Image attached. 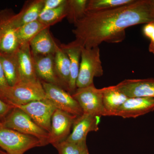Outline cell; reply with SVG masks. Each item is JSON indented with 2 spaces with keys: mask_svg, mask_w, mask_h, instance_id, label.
<instances>
[{
  "mask_svg": "<svg viewBox=\"0 0 154 154\" xmlns=\"http://www.w3.org/2000/svg\"><path fill=\"white\" fill-rule=\"evenodd\" d=\"M154 22L153 0H134L125 5L86 12L74 24L72 33L83 47H98L103 42L119 43L125 38V29Z\"/></svg>",
  "mask_w": 154,
  "mask_h": 154,
  "instance_id": "cell-1",
  "label": "cell"
},
{
  "mask_svg": "<svg viewBox=\"0 0 154 154\" xmlns=\"http://www.w3.org/2000/svg\"><path fill=\"white\" fill-rule=\"evenodd\" d=\"M46 99L41 81L38 79L20 81L15 85L10 86L5 96V102L14 107Z\"/></svg>",
  "mask_w": 154,
  "mask_h": 154,
  "instance_id": "cell-2",
  "label": "cell"
},
{
  "mask_svg": "<svg viewBox=\"0 0 154 154\" xmlns=\"http://www.w3.org/2000/svg\"><path fill=\"white\" fill-rule=\"evenodd\" d=\"M103 75V67L99 46L91 48L83 47L77 80V88H85L94 84V78L101 77Z\"/></svg>",
  "mask_w": 154,
  "mask_h": 154,
  "instance_id": "cell-3",
  "label": "cell"
},
{
  "mask_svg": "<svg viewBox=\"0 0 154 154\" xmlns=\"http://www.w3.org/2000/svg\"><path fill=\"white\" fill-rule=\"evenodd\" d=\"M45 146L35 137L0 126V148L8 154H24L30 149Z\"/></svg>",
  "mask_w": 154,
  "mask_h": 154,
  "instance_id": "cell-4",
  "label": "cell"
},
{
  "mask_svg": "<svg viewBox=\"0 0 154 154\" xmlns=\"http://www.w3.org/2000/svg\"><path fill=\"white\" fill-rule=\"evenodd\" d=\"M3 126L24 134L35 137L45 145L48 144L49 133L38 126L25 112L14 107L2 122Z\"/></svg>",
  "mask_w": 154,
  "mask_h": 154,
  "instance_id": "cell-5",
  "label": "cell"
},
{
  "mask_svg": "<svg viewBox=\"0 0 154 154\" xmlns=\"http://www.w3.org/2000/svg\"><path fill=\"white\" fill-rule=\"evenodd\" d=\"M41 82L46 99L51 101L57 109L76 117L84 113L76 100L63 88L43 81H41Z\"/></svg>",
  "mask_w": 154,
  "mask_h": 154,
  "instance_id": "cell-6",
  "label": "cell"
},
{
  "mask_svg": "<svg viewBox=\"0 0 154 154\" xmlns=\"http://www.w3.org/2000/svg\"><path fill=\"white\" fill-rule=\"evenodd\" d=\"M72 95L79 104L84 113L99 117L105 116L102 89H97L93 84L85 88H77Z\"/></svg>",
  "mask_w": 154,
  "mask_h": 154,
  "instance_id": "cell-7",
  "label": "cell"
},
{
  "mask_svg": "<svg viewBox=\"0 0 154 154\" xmlns=\"http://www.w3.org/2000/svg\"><path fill=\"white\" fill-rule=\"evenodd\" d=\"M14 107L23 110L36 124L49 133L52 116L57 109L51 101L46 99Z\"/></svg>",
  "mask_w": 154,
  "mask_h": 154,
  "instance_id": "cell-8",
  "label": "cell"
},
{
  "mask_svg": "<svg viewBox=\"0 0 154 154\" xmlns=\"http://www.w3.org/2000/svg\"><path fill=\"white\" fill-rule=\"evenodd\" d=\"M76 116L57 109L51 119L48 144L53 146L66 140Z\"/></svg>",
  "mask_w": 154,
  "mask_h": 154,
  "instance_id": "cell-9",
  "label": "cell"
},
{
  "mask_svg": "<svg viewBox=\"0 0 154 154\" xmlns=\"http://www.w3.org/2000/svg\"><path fill=\"white\" fill-rule=\"evenodd\" d=\"M100 117L84 113L76 117L73 124L72 132L66 141L77 144L86 141L88 133L99 130Z\"/></svg>",
  "mask_w": 154,
  "mask_h": 154,
  "instance_id": "cell-10",
  "label": "cell"
},
{
  "mask_svg": "<svg viewBox=\"0 0 154 154\" xmlns=\"http://www.w3.org/2000/svg\"><path fill=\"white\" fill-rule=\"evenodd\" d=\"M154 110V98H130L119 107L115 116H120L124 119L135 118Z\"/></svg>",
  "mask_w": 154,
  "mask_h": 154,
  "instance_id": "cell-11",
  "label": "cell"
},
{
  "mask_svg": "<svg viewBox=\"0 0 154 154\" xmlns=\"http://www.w3.org/2000/svg\"><path fill=\"white\" fill-rule=\"evenodd\" d=\"M128 98H154V78L125 79L115 85Z\"/></svg>",
  "mask_w": 154,
  "mask_h": 154,
  "instance_id": "cell-12",
  "label": "cell"
},
{
  "mask_svg": "<svg viewBox=\"0 0 154 154\" xmlns=\"http://www.w3.org/2000/svg\"><path fill=\"white\" fill-rule=\"evenodd\" d=\"M69 58L70 64V74L69 84L68 92L73 94L77 89V80L79 71L81 53L82 46L76 40L67 44L60 45Z\"/></svg>",
  "mask_w": 154,
  "mask_h": 154,
  "instance_id": "cell-13",
  "label": "cell"
},
{
  "mask_svg": "<svg viewBox=\"0 0 154 154\" xmlns=\"http://www.w3.org/2000/svg\"><path fill=\"white\" fill-rule=\"evenodd\" d=\"M32 56L38 79L40 78L43 82L54 84L63 88L56 72L54 55Z\"/></svg>",
  "mask_w": 154,
  "mask_h": 154,
  "instance_id": "cell-14",
  "label": "cell"
},
{
  "mask_svg": "<svg viewBox=\"0 0 154 154\" xmlns=\"http://www.w3.org/2000/svg\"><path fill=\"white\" fill-rule=\"evenodd\" d=\"M29 44L33 56L54 55L58 47L50 32L49 27L41 30Z\"/></svg>",
  "mask_w": 154,
  "mask_h": 154,
  "instance_id": "cell-15",
  "label": "cell"
},
{
  "mask_svg": "<svg viewBox=\"0 0 154 154\" xmlns=\"http://www.w3.org/2000/svg\"><path fill=\"white\" fill-rule=\"evenodd\" d=\"M17 52L20 81H33L38 79L30 44L20 45Z\"/></svg>",
  "mask_w": 154,
  "mask_h": 154,
  "instance_id": "cell-16",
  "label": "cell"
},
{
  "mask_svg": "<svg viewBox=\"0 0 154 154\" xmlns=\"http://www.w3.org/2000/svg\"><path fill=\"white\" fill-rule=\"evenodd\" d=\"M102 89L105 116H115L119 107L129 98L118 90L115 85Z\"/></svg>",
  "mask_w": 154,
  "mask_h": 154,
  "instance_id": "cell-17",
  "label": "cell"
},
{
  "mask_svg": "<svg viewBox=\"0 0 154 154\" xmlns=\"http://www.w3.org/2000/svg\"><path fill=\"white\" fill-rule=\"evenodd\" d=\"M44 0H35L28 2L21 11L15 14L14 25L17 28L38 20L43 8Z\"/></svg>",
  "mask_w": 154,
  "mask_h": 154,
  "instance_id": "cell-18",
  "label": "cell"
},
{
  "mask_svg": "<svg viewBox=\"0 0 154 154\" xmlns=\"http://www.w3.org/2000/svg\"><path fill=\"white\" fill-rule=\"evenodd\" d=\"M56 72L64 89L68 92L70 74V60L67 55L58 45L54 55Z\"/></svg>",
  "mask_w": 154,
  "mask_h": 154,
  "instance_id": "cell-19",
  "label": "cell"
},
{
  "mask_svg": "<svg viewBox=\"0 0 154 154\" xmlns=\"http://www.w3.org/2000/svg\"><path fill=\"white\" fill-rule=\"evenodd\" d=\"M17 51L10 54H0L3 71L7 82L11 87L20 81Z\"/></svg>",
  "mask_w": 154,
  "mask_h": 154,
  "instance_id": "cell-20",
  "label": "cell"
},
{
  "mask_svg": "<svg viewBox=\"0 0 154 154\" xmlns=\"http://www.w3.org/2000/svg\"><path fill=\"white\" fill-rule=\"evenodd\" d=\"M17 28L14 25L13 17L0 40V54L14 53L19 49L20 45L17 37Z\"/></svg>",
  "mask_w": 154,
  "mask_h": 154,
  "instance_id": "cell-21",
  "label": "cell"
},
{
  "mask_svg": "<svg viewBox=\"0 0 154 154\" xmlns=\"http://www.w3.org/2000/svg\"><path fill=\"white\" fill-rule=\"evenodd\" d=\"M48 26L38 20L22 25L17 28V34L20 45L29 44L30 41L41 30Z\"/></svg>",
  "mask_w": 154,
  "mask_h": 154,
  "instance_id": "cell-22",
  "label": "cell"
},
{
  "mask_svg": "<svg viewBox=\"0 0 154 154\" xmlns=\"http://www.w3.org/2000/svg\"><path fill=\"white\" fill-rule=\"evenodd\" d=\"M88 0H67L66 18L74 25L85 16Z\"/></svg>",
  "mask_w": 154,
  "mask_h": 154,
  "instance_id": "cell-23",
  "label": "cell"
},
{
  "mask_svg": "<svg viewBox=\"0 0 154 154\" xmlns=\"http://www.w3.org/2000/svg\"><path fill=\"white\" fill-rule=\"evenodd\" d=\"M66 1L57 8L42 12L38 20L48 27L60 22L67 16Z\"/></svg>",
  "mask_w": 154,
  "mask_h": 154,
  "instance_id": "cell-24",
  "label": "cell"
},
{
  "mask_svg": "<svg viewBox=\"0 0 154 154\" xmlns=\"http://www.w3.org/2000/svg\"><path fill=\"white\" fill-rule=\"evenodd\" d=\"M134 0H89L86 12H96L108 10L125 5L134 2Z\"/></svg>",
  "mask_w": 154,
  "mask_h": 154,
  "instance_id": "cell-25",
  "label": "cell"
},
{
  "mask_svg": "<svg viewBox=\"0 0 154 154\" xmlns=\"http://www.w3.org/2000/svg\"><path fill=\"white\" fill-rule=\"evenodd\" d=\"M53 146L57 149L59 154H80L79 144L65 140Z\"/></svg>",
  "mask_w": 154,
  "mask_h": 154,
  "instance_id": "cell-26",
  "label": "cell"
},
{
  "mask_svg": "<svg viewBox=\"0 0 154 154\" xmlns=\"http://www.w3.org/2000/svg\"><path fill=\"white\" fill-rule=\"evenodd\" d=\"M143 31L145 36L150 40L149 50L154 55V22L146 24Z\"/></svg>",
  "mask_w": 154,
  "mask_h": 154,
  "instance_id": "cell-27",
  "label": "cell"
},
{
  "mask_svg": "<svg viewBox=\"0 0 154 154\" xmlns=\"http://www.w3.org/2000/svg\"><path fill=\"white\" fill-rule=\"evenodd\" d=\"M10 87L6 79L0 60V99L4 102L6 93Z\"/></svg>",
  "mask_w": 154,
  "mask_h": 154,
  "instance_id": "cell-28",
  "label": "cell"
},
{
  "mask_svg": "<svg viewBox=\"0 0 154 154\" xmlns=\"http://www.w3.org/2000/svg\"><path fill=\"white\" fill-rule=\"evenodd\" d=\"M66 2V0H44L42 12L57 8L63 5Z\"/></svg>",
  "mask_w": 154,
  "mask_h": 154,
  "instance_id": "cell-29",
  "label": "cell"
},
{
  "mask_svg": "<svg viewBox=\"0 0 154 154\" xmlns=\"http://www.w3.org/2000/svg\"><path fill=\"white\" fill-rule=\"evenodd\" d=\"M14 108L12 105L0 99V120L2 122Z\"/></svg>",
  "mask_w": 154,
  "mask_h": 154,
  "instance_id": "cell-30",
  "label": "cell"
},
{
  "mask_svg": "<svg viewBox=\"0 0 154 154\" xmlns=\"http://www.w3.org/2000/svg\"><path fill=\"white\" fill-rule=\"evenodd\" d=\"M80 146V154H90L88 151L86 141L79 144Z\"/></svg>",
  "mask_w": 154,
  "mask_h": 154,
  "instance_id": "cell-31",
  "label": "cell"
},
{
  "mask_svg": "<svg viewBox=\"0 0 154 154\" xmlns=\"http://www.w3.org/2000/svg\"><path fill=\"white\" fill-rule=\"evenodd\" d=\"M0 154H8V153L6 152L5 151L3 150L2 149L0 148Z\"/></svg>",
  "mask_w": 154,
  "mask_h": 154,
  "instance_id": "cell-32",
  "label": "cell"
},
{
  "mask_svg": "<svg viewBox=\"0 0 154 154\" xmlns=\"http://www.w3.org/2000/svg\"><path fill=\"white\" fill-rule=\"evenodd\" d=\"M3 34V31L0 29V40H1V38H2V36Z\"/></svg>",
  "mask_w": 154,
  "mask_h": 154,
  "instance_id": "cell-33",
  "label": "cell"
},
{
  "mask_svg": "<svg viewBox=\"0 0 154 154\" xmlns=\"http://www.w3.org/2000/svg\"><path fill=\"white\" fill-rule=\"evenodd\" d=\"M1 125H2V122L0 121V126H1Z\"/></svg>",
  "mask_w": 154,
  "mask_h": 154,
  "instance_id": "cell-34",
  "label": "cell"
},
{
  "mask_svg": "<svg viewBox=\"0 0 154 154\" xmlns=\"http://www.w3.org/2000/svg\"><path fill=\"white\" fill-rule=\"evenodd\" d=\"M153 5L154 6V0H153Z\"/></svg>",
  "mask_w": 154,
  "mask_h": 154,
  "instance_id": "cell-35",
  "label": "cell"
}]
</instances>
